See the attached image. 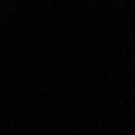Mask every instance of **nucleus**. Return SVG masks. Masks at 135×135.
Listing matches in <instances>:
<instances>
[]
</instances>
